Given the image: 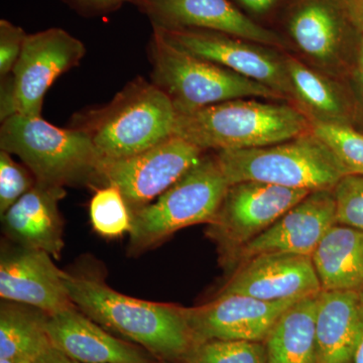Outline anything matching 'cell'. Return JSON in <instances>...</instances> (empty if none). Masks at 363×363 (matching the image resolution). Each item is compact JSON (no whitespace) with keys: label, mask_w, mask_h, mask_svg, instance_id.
I'll use <instances>...</instances> for the list:
<instances>
[{"label":"cell","mask_w":363,"mask_h":363,"mask_svg":"<svg viewBox=\"0 0 363 363\" xmlns=\"http://www.w3.org/2000/svg\"><path fill=\"white\" fill-rule=\"evenodd\" d=\"M74 306L107 331L140 346L161 362H184L194 347L183 307L123 295L99 278L64 271Z\"/></svg>","instance_id":"1"},{"label":"cell","mask_w":363,"mask_h":363,"mask_svg":"<svg viewBox=\"0 0 363 363\" xmlns=\"http://www.w3.org/2000/svg\"><path fill=\"white\" fill-rule=\"evenodd\" d=\"M311 131L307 116L291 105L242 98L176 111L173 135L220 152L267 147Z\"/></svg>","instance_id":"2"},{"label":"cell","mask_w":363,"mask_h":363,"mask_svg":"<svg viewBox=\"0 0 363 363\" xmlns=\"http://www.w3.org/2000/svg\"><path fill=\"white\" fill-rule=\"evenodd\" d=\"M175 118L171 99L152 81L138 78L108 104L77 114L73 128L87 133L100 159L119 160L171 138Z\"/></svg>","instance_id":"3"},{"label":"cell","mask_w":363,"mask_h":363,"mask_svg":"<svg viewBox=\"0 0 363 363\" xmlns=\"http://www.w3.org/2000/svg\"><path fill=\"white\" fill-rule=\"evenodd\" d=\"M0 149L20 157L42 185L65 188L98 183L101 159L80 128H61L40 116L13 114L1 121Z\"/></svg>","instance_id":"4"},{"label":"cell","mask_w":363,"mask_h":363,"mask_svg":"<svg viewBox=\"0 0 363 363\" xmlns=\"http://www.w3.org/2000/svg\"><path fill=\"white\" fill-rule=\"evenodd\" d=\"M229 185L257 181L313 191L337 185L347 175L335 155L314 133L255 149L215 155Z\"/></svg>","instance_id":"5"},{"label":"cell","mask_w":363,"mask_h":363,"mask_svg":"<svg viewBox=\"0 0 363 363\" xmlns=\"http://www.w3.org/2000/svg\"><path fill=\"white\" fill-rule=\"evenodd\" d=\"M152 82L176 111H191L242 98H285L262 83L179 49L154 28L150 44Z\"/></svg>","instance_id":"6"},{"label":"cell","mask_w":363,"mask_h":363,"mask_svg":"<svg viewBox=\"0 0 363 363\" xmlns=\"http://www.w3.org/2000/svg\"><path fill=\"white\" fill-rule=\"evenodd\" d=\"M216 157L203 156L168 190L147 206L131 212L130 252L156 247L185 227L213 221L228 187Z\"/></svg>","instance_id":"7"},{"label":"cell","mask_w":363,"mask_h":363,"mask_svg":"<svg viewBox=\"0 0 363 363\" xmlns=\"http://www.w3.org/2000/svg\"><path fill=\"white\" fill-rule=\"evenodd\" d=\"M85 54L83 43L62 28L26 35L13 72L1 80V121L13 114L40 116L48 90Z\"/></svg>","instance_id":"8"},{"label":"cell","mask_w":363,"mask_h":363,"mask_svg":"<svg viewBox=\"0 0 363 363\" xmlns=\"http://www.w3.org/2000/svg\"><path fill=\"white\" fill-rule=\"evenodd\" d=\"M204 150L172 135L130 157L101 160L98 183L116 186L130 211L147 206L199 162Z\"/></svg>","instance_id":"9"},{"label":"cell","mask_w":363,"mask_h":363,"mask_svg":"<svg viewBox=\"0 0 363 363\" xmlns=\"http://www.w3.org/2000/svg\"><path fill=\"white\" fill-rule=\"evenodd\" d=\"M309 193L257 181L230 184L208 234L227 257L266 231Z\"/></svg>","instance_id":"10"},{"label":"cell","mask_w":363,"mask_h":363,"mask_svg":"<svg viewBox=\"0 0 363 363\" xmlns=\"http://www.w3.org/2000/svg\"><path fill=\"white\" fill-rule=\"evenodd\" d=\"M154 28L172 45L189 54L262 83L285 98H294L285 60L279 59L262 45L197 28H162L157 26Z\"/></svg>","instance_id":"11"},{"label":"cell","mask_w":363,"mask_h":363,"mask_svg":"<svg viewBox=\"0 0 363 363\" xmlns=\"http://www.w3.org/2000/svg\"><path fill=\"white\" fill-rule=\"evenodd\" d=\"M296 302H267L238 294H219L207 304L183 307V312L195 345L210 340L264 342L281 315Z\"/></svg>","instance_id":"12"},{"label":"cell","mask_w":363,"mask_h":363,"mask_svg":"<svg viewBox=\"0 0 363 363\" xmlns=\"http://www.w3.org/2000/svg\"><path fill=\"white\" fill-rule=\"evenodd\" d=\"M337 223L333 190L313 191L271 227L227 255L240 264L264 253L312 257L322 238Z\"/></svg>","instance_id":"13"},{"label":"cell","mask_w":363,"mask_h":363,"mask_svg":"<svg viewBox=\"0 0 363 363\" xmlns=\"http://www.w3.org/2000/svg\"><path fill=\"white\" fill-rule=\"evenodd\" d=\"M321 291L311 257L264 253L242 262L219 294L288 302L318 295Z\"/></svg>","instance_id":"14"},{"label":"cell","mask_w":363,"mask_h":363,"mask_svg":"<svg viewBox=\"0 0 363 363\" xmlns=\"http://www.w3.org/2000/svg\"><path fill=\"white\" fill-rule=\"evenodd\" d=\"M54 257L43 250L16 245L2 248L0 257V297L4 301L37 308L54 315L72 303L63 272Z\"/></svg>","instance_id":"15"},{"label":"cell","mask_w":363,"mask_h":363,"mask_svg":"<svg viewBox=\"0 0 363 363\" xmlns=\"http://www.w3.org/2000/svg\"><path fill=\"white\" fill-rule=\"evenodd\" d=\"M152 25L162 28H197L224 33L262 45L283 40L250 20L229 0H136Z\"/></svg>","instance_id":"16"},{"label":"cell","mask_w":363,"mask_h":363,"mask_svg":"<svg viewBox=\"0 0 363 363\" xmlns=\"http://www.w3.org/2000/svg\"><path fill=\"white\" fill-rule=\"evenodd\" d=\"M47 333L52 347L80 363H157L140 346L116 337L72 307L49 315Z\"/></svg>","instance_id":"17"},{"label":"cell","mask_w":363,"mask_h":363,"mask_svg":"<svg viewBox=\"0 0 363 363\" xmlns=\"http://www.w3.org/2000/svg\"><path fill=\"white\" fill-rule=\"evenodd\" d=\"M65 196V188L35 183L2 215L6 238L14 245L43 250L59 259L64 248V224L59 202Z\"/></svg>","instance_id":"18"},{"label":"cell","mask_w":363,"mask_h":363,"mask_svg":"<svg viewBox=\"0 0 363 363\" xmlns=\"http://www.w3.org/2000/svg\"><path fill=\"white\" fill-rule=\"evenodd\" d=\"M319 363H351L363 337L362 292L321 291L317 308Z\"/></svg>","instance_id":"19"},{"label":"cell","mask_w":363,"mask_h":363,"mask_svg":"<svg viewBox=\"0 0 363 363\" xmlns=\"http://www.w3.org/2000/svg\"><path fill=\"white\" fill-rule=\"evenodd\" d=\"M322 291L363 292V231L336 223L312 255Z\"/></svg>","instance_id":"20"},{"label":"cell","mask_w":363,"mask_h":363,"mask_svg":"<svg viewBox=\"0 0 363 363\" xmlns=\"http://www.w3.org/2000/svg\"><path fill=\"white\" fill-rule=\"evenodd\" d=\"M319 294L297 301L279 318L264 340L267 363H319L316 328Z\"/></svg>","instance_id":"21"},{"label":"cell","mask_w":363,"mask_h":363,"mask_svg":"<svg viewBox=\"0 0 363 363\" xmlns=\"http://www.w3.org/2000/svg\"><path fill=\"white\" fill-rule=\"evenodd\" d=\"M48 317L37 308L4 301L0 307V358L35 362L52 346Z\"/></svg>","instance_id":"22"},{"label":"cell","mask_w":363,"mask_h":363,"mask_svg":"<svg viewBox=\"0 0 363 363\" xmlns=\"http://www.w3.org/2000/svg\"><path fill=\"white\" fill-rule=\"evenodd\" d=\"M290 33L301 51L317 61H330L341 42L340 20L325 0H309L290 21Z\"/></svg>","instance_id":"23"},{"label":"cell","mask_w":363,"mask_h":363,"mask_svg":"<svg viewBox=\"0 0 363 363\" xmlns=\"http://www.w3.org/2000/svg\"><path fill=\"white\" fill-rule=\"evenodd\" d=\"M285 62L293 96L312 114L313 121L345 124L342 99L330 81L293 57Z\"/></svg>","instance_id":"24"},{"label":"cell","mask_w":363,"mask_h":363,"mask_svg":"<svg viewBox=\"0 0 363 363\" xmlns=\"http://www.w3.org/2000/svg\"><path fill=\"white\" fill-rule=\"evenodd\" d=\"M91 224L95 233L104 238H118L130 233L133 215L128 203L116 186L98 189L90 201Z\"/></svg>","instance_id":"25"},{"label":"cell","mask_w":363,"mask_h":363,"mask_svg":"<svg viewBox=\"0 0 363 363\" xmlns=\"http://www.w3.org/2000/svg\"><path fill=\"white\" fill-rule=\"evenodd\" d=\"M183 363H267L262 341L210 340L196 344Z\"/></svg>","instance_id":"26"},{"label":"cell","mask_w":363,"mask_h":363,"mask_svg":"<svg viewBox=\"0 0 363 363\" xmlns=\"http://www.w3.org/2000/svg\"><path fill=\"white\" fill-rule=\"evenodd\" d=\"M312 131L328 145L347 175H363V135L346 124L311 121Z\"/></svg>","instance_id":"27"},{"label":"cell","mask_w":363,"mask_h":363,"mask_svg":"<svg viewBox=\"0 0 363 363\" xmlns=\"http://www.w3.org/2000/svg\"><path fill=\"white\" fill-rule=\"evenodd\" d=\"M35 177L25 164H18L11 154L0 152V214L4 215L14 203L35 185Z\"/></svg>","instance_id":"28"},{"label":"cell","mask_w":363,"mask_h":363,"mask_svg":"<svg viewBox=\"0 0 363 363\" xmlns=\"http://www.w3.org/2000/svg\"><path fill=\"white\" fill-rule=\"evenodd\" d=\"M333 193L337 223L363 231V175L344 176Z\"/></svg>","instance_id":"29"},{"label":"cell","mask_w":363,"mask_h":363,"mask_svg":"<svg viewBox=\"0 0 363 363\" xmlns=\"http://www.w3.org/2000/svg\"><path fill=\"white\" fill-rule=\"evenodd\" d=\"M26 33L20 26L6 20L0 21V77L11 75L23 51Z\"/></svg>","instance_id":"30"},{"label":"cell","mask_w":363,"mask_h":363,"mask_svg":"<svg viewBox=\"0 0 363 363\" xmlns=\"http://www.w3.org/2000/svg\"><path fill=\"white\" fill-rule=\"evenodd\" d=\"M344 9L351 23L363 35V0H344Z\"/></svg>","instance_id":"31"},{"label":"cell","mask_w":363,"mask_h":363,"mask_svg":"<svg viewBox=\"0 0 363 363\" xmlns=\"http://www.w3.org/2000/svg\"><path fill=\"white\" fill-rule=\"evenodd\" d=\"M35 363H80L74 360L73 358L69 357L65 353L62 352L57 348H48Z\"/></svg>","instance_id":"32"},{"label":"cell","mask_w":363,"mask_h":363,"mask_svg":"<svg viewBox=\"0 0 363 363\" xmlns=\"http://www.w3.org/2000/svg\"><path fill=\"white\" fill-rule=\"evenodd\" d=\"M238 1L253 13H264L269 11L279 0H238Z\"/></svg>","instance_id":"33"},{"label":"cell","mask_w":363,"mask_h":363,"mask_svg":"<svg viewBox=\"0 0 363 363\" xmlns=\"http://www.w3.org/2000/svg\"><path fill=\"white\" fill-rule=\"evenodd\" d=\"M79 1L89 4L91 6L111 7L117 6V4H121V2L125 1V0H79Z\"/></svg>","instance_id":"34"},{"label":"cell","mask_w":363,"mask_h":363,"mask_svg":"<svg viewBox=\"0 0 363 363\" xmlns=\"http://www.w3.org/2000/svg\"><path fill=\"white\" fill-rule=\"evenodd\" d=\"M351 363H363V337L358 345L357 351H355L354 357H353Z\"/></svg>","instance_id":"35"},{"label":"cell","mask_w":363,"mask_h":363,"mask_svg":"<svg viewBox=\"0 0 363 363\" xmlns=\"http://www.w3.org/2000/svg\"><path fill=\"white\" fill-rule=\"evenodd\" d=\"M358 75H359V79L363 86V39L362 45H360L359 59H358Z\"/></svg>","instance_id":"36"},{"label":"cell","mask_w":363,"mask_h":363,"mask_svg":"<svg viewBox=\"0 0 363 363\" xmlns=\"http://www.w3.org/2000/svg\"><path fill=\"white\" fill-rule=\"evenodd\" d=\"M0 363H35V362H28V360H11V359H4V358H0Z\"/></svg>","instance_id":"37"},{"label":"cell","mask_w":363,"mask_h":363,"mask_svg":"<svg viewBox=\"0 0 363 363\" xmlns=\"http://www.w3.org/2000/svg\"><path fill=\"white\" fill-rule=\"evenodd\" d=\"M157 363H172V362H161V360H159V362Z\"/></svg>","instance_id":"38"},{"label":"cell","mask_w":363,"mask_h":363,"mask_svg":"<svg viewBox=\"0 0 363 363\" xmlns=\"http://www.w3.org/2000/svg\"><path fill=\"white\" fill-rule=\"evenodd\" d=\"M362 294H363V292H362Z\"/></svg>","instance_id":"39"}]
</instances>
